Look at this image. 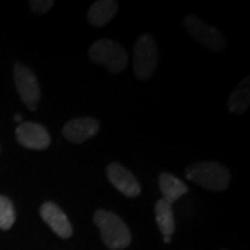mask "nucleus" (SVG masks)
Here are the masks:
<instances>
[{
	"label": "nucleus",
	"instance_id": "nucleus-7",
	"mask_svg": "<svg viewBox=\"0 0 250 250\" xmlns=\"http://www.w3.org/2000/svg\"><path fill=\"white\" fill-rule=\"evenodd\" d=\"M18 143L27 149L42 150L50 145V135L43 125L36 123H21L16 129Z\"/></svg>",
	"mask_w": 250,
	"mask_h": 250
},
{
	"label": "nucleus",
	"instance_id": "nucleus-1",
	"mask_svg": "<svg viewBox=\"0 0 250 250\" xmlns=\"http://www.w3.org/2000/svg\"><path fill=\"white\" fill-rule=\"evenodd\" d=\"M93 223L98 227L104 245L111 250H123L131 243V232L125 223L114 213L98 210L93 215Z\"/></svg>",
	"mask_w": 250,
	"mask_h": 250
},
{
	"label": "nucleus",
	"instance_id": "nucleus-14",
	"mask_svg": "<svg viewBox=\"0 0 250 250\" xmlns=\"http://www.w3.org/2000/svg\"><path fill=\"white\" fill-rule=\"evenodd\" d=\"M250 103V78L246 77L232 90L228 99V110L233 114H242L249 107Z\"/></svg>",
	"mask_w": 250,
	"mask_h": 250
},
{
	"label": "nucleus",
	"instance_id": "nucleus-18",
	"mask_svg": "<svg viewBox=\"0 0 250 250\" xmlns=\"http://www.w3.org/2000/svg\"><path fill=\"white\" fill-rule=\"evenodd\" d=\"M163 241L166 242V243H170L171 242V236H164V239Z\"/></svg>",
	"mask_w": 250,
	"mask_h": 250
},
{
	"label": "nucleus",
	"instance_id": "nucleus-5",
	"mask_svg": "<svg viewBox=\"0 0 250 250\" xmlns=\"http://www.w3.org/2000/svg\"><path fill=\"white\" fill-rule=\"evenodd\" d=\"M184 27L187 28L188 32L193 36L199 43L206 46L211 52H223L224 50L225 39H224L223 34L217 28L206 24L200 18L189 14L184 18Z\"/></svg>",
	"mask_w": 250,
	"mask_h": 250
},
{
	"label": "nucleus",
	"instance_id": "nucleus-3",
	"mask_svg": "<svg viewBox=\"0 0 250 250\" xmlns=\"http://www.w3.org/2000/svg\"><path fill=\"white\" fill-rule=\"evenodd\" d=\"M89 59L93 62L102 64L113 74H118L126 68L128 56L125 49L111 39H100L90 46Z\"/></svg>",
	"mask_w": 250,
	"mask_h": 250
},
{
	"label": "nucleus",
	"instance_id": "nucleus-2",
	"mask_svg": "<svg viewBox=\"0 0 250 250\" xmlns=\"http://www.w3.org/2000/svg\"><path fill=\"white\" fill-rule=\"evenodd\" d=\"M188 179L208 190H225L231 182L229 170L218 163L200 161L189 166L185 171Z\"/></svg>",
	"mask_w": 250,
	"mask_h": 250
},
{
	"label": "nucleus",
	"instance_id": "nucleus-17",
	"mask_svg": "<svg viewBox=\"0 0 250 250\" xmlns=\"http://www.w3.org/2000/svg\"><path fill=\"white\" fill-rule=\"evenodd\" d=\"M14 120H16V123L21 124V123H22V116H21V114H16V116H14Z\"/></svg>",
	"mask_w": 250,
	"mask_h": 250
},
{
	"label": "nucleus",
	"instance_id": "nucleus-8",
	"mask_svg": "<svg viewBox=\"0 0 250 250\" xmlns=\"http://www.w3.org/2000/svg\"><path fill=\"white\" fill-rule=\"evenodd\" d=\"M107 178L111 185L126 197H136L141 193V184L134 174L118 163H111L107 167Z\"/></svg>",
	"mask_w": 250,
	"mask_h": 250
},
{
	"label": "nucleus",
	"instance_id": "nucleus-6",
	"mask_svg": "<svg viewBox=\"0 0 250 250\" xmlns=\"http://www.w3.org/2000/svg\"><path fill=\"white\" fill-rule=\"evenodd\" d=\"M14 81H16L18 95L24 102V104L31 111H35L36 104L41 99V88L35 74L27 65L17 62L14 65Z\"/></svg>",
	"mask_w": 250,
	"mask_h": 250
},
{
	"label": "nucleus",
	"instance_id": "nucleus-9",
	"mask_svg": "<svg viewBox=\"0 0 250 250\" xmlns=\"http://www.w3.org/2000/svg\"><path fill=\"white\" fill-rule=\"evenodd\" d=\"M99 129H100V124L96 118L83 117V118H75L68 121L62 126V135L70 142L78 145L95 136L99 132Z\"/></svg>",
	"mask_w": 250,
	"mask_h": 250
},
{
	"label": "nucleus",
	"instance_id": "nucleus-13",
	"mask_svg": "<svg viewBox=\"0 0 250 250\" xmlns=\"http://www.w3.org/2000/svg\"><path fill=\"white\" fill-rule=\"evenodd\" d=\"M156 213V223L164 236H171L175 231V218H174V210L172 205L167 203L166 200L159 199L154 206Z\"/></svg>",
	"mask_w": 250,
	"mask_h": 250
},
{
	"label": "nucleus",
	"instance_id": "nucleus-16",
	"mask_svg": "<svg viewBox=\"0 0 250 250\" xmlns=\"http://www.w3.org/2000/svg\"><path fill=\"white\" fill-rule=\"evenodd\" d=\"M31 10L35 11L36 14H45L46 11L52 9L54 6L53 0H31L29 1Z\"/></svg>",
	"mask_w": 250,
	"mask_h": 250
},
{
	"label": "nucleus",
	"instance_id": "nucleus-15",
	"mask_svg": "<svg viewBox=\"0 0 250 250\" xmlns=\"http://www.w3.org/2000/svg\"><path fill=\"white\" fill-rule=\"evenodd\" d=\"M16 223V208L9 197L0 195V229L9 231Z\"/></svg>",
	"mask_w": 250,
	"mask_h": 250
},
{
	"label": "nucleus",
	"instance_id": "nucleus-12",
	"mask_svg": "<svg viewBox=\"0 0 250 250\" xmlns=\"http://www.w3.org/2000/svg\"><path fill=\"white\" fill-rule=\"evenodd\" d=\"M159 185H160V190L163 193L161 199L170 205H172L174 202L178 200L179 197L188 193L187 185L170 172H161L159 177Z\"/></svg>",
	"mask_w": 250,
	"mask_h": 250
},
{
	"label": "nucleus",
	"instance_id": "nucleus-11",
	"mask_svg": "<svg viewBox=\"0 0 250 250\" xmlns=\"http://www.w3.org/2000/svg\"><path fill=\"white\" fill-rule=\"evenodd\" d=\"M118 4L114 0H98L88 11V21L93 27H104L117 14Z\"/></svg>",
	"mask_w": 250,
	"mask_h": 250
},
{
	"label": "nucleus",
	"instance_id": "nucleus-10",
	"mask_svg": "<svg viewBox=\"0 0 250 250\" xmlns=\"http://www.w3.org/2000/svg\"><path fill=\"white\" fill-rule=\"evenodd\" d=\"M41 217L50 229L62 239H68L72 235V227L65 213L53 202H46L41 207Z\"/></svg>",
	"mask_w": 250,
	"mask_h": 250
},
{
	"label": "nucleus",
	"instance_id": "nucleus-4",
	"mask_svg": "<svg viewBox=\"0 0 250 250\" xmlns=\"http://www.w3.org/2000/svg\"><path fill=\"white\" fill-rule=\"evenodd\" d=\"M157 67V46L152 35H141L134 47V72L139 80H147Z\"/></svg>",
	"mask_w": 250,
	"mask_h": 250
},
{
	"label": "nucleus",
	"instance_id": "nucleus-19",
	"mask_svg": "<svg viewBox=\"0 0 250 250\" xmlns=\"http://www.w3.org/2000/svg\"><path fill=\"white\" fill-rule=\"evenodd\" d=\"M223 250H225V249H223Z\"/></svg>",
	"mask_w": 250,
	"mask_h": 250
}]
</instances>
